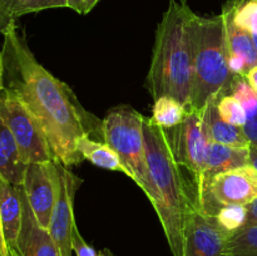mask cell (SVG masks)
Returning a JSON list of instances; mask_svg holds the SVG:
<instances>
[{
  "label": "cell",
  "instance_id": "5",
  "mask_svg": "<svg viewBox=\"0 0 257 256\" xmlns=\"http://www.w3.org/2000/svg\"><path fill=\"white\" fill-rule=\"evenodd\" d=\"M145 117L130 105L112 108L100 122L103 142L117 152L125 166L128 177L147 195L150 187L146 142L143 131Z\"/></svg>",
  "mask_w": 257,
  "mask_h": 256
},
{
  "label": "cell",
  "instance_id": "24",
  "mask_svg": "<svg viewBox=\"0 0 257 256\" xmlns=\"http://www.w3.org/2000/svg\"><path fill=\"white\" fill-rule=\"evenodd\" d=\"M246 212L247 207L246 206H227L222 207L216 216L218 221L227 228L230 232L240 230L246 221Z\"/></svg>",
  "mask_w": 257,
  "mask_h": 256
},
{
  "label": "cell",
  "instance_id": "16",
  "mask_svg": "<svg viewBox=\"0 0 257 256\" xmlns=\"http://www.w3.org/2000/svg\"><path fill=\"white\" fill-rule=\"evenodd\" d=\"M27 166L12 132L0 118V178L22 186Z\"/></svg>",
  "mask_w": 257,
  "mask_h": 256
},
{
  "label": "cell",
  "instance_id": "14",
  "mask_svg": "<svg viewBox=\"0 0 257 256\" xmlns=\"http://www.w3.org/2000/svg\"><path fill=\"white\" fill-rule=\"evenodd\" d=\"M250 163V147H232V146L220 145L208 141L206 148L205 168H203L200 188L196 196V202L202 195L206 185L215 176Z\"/></svg>",
  "mask_w": 257,
  "mask_h": 256
},
{
  "label": "cell",
  "instance_id": "10",
  "mask_svg": "<svg viewBox=\"0 0 257 256\" xmlns=\"http://www.w3.org/2000/svg\"><path fill=\"white\" fill-rule=\"evenodd\" d=\"M22 186L38 223L48 230L59 191L58 161L29 163Z\"/></svg>",
  "mask_w": 257,
  "mask_h": 256
},
{
  "label": "cell",
  "instance_id": "4",
  "mask_svg": "<svg viewBox=\"0 0 257 256\" xmlns=\"http://www.w3.org/2000/svg\"><path fill=\"white\" fill-rule=\"evenodd\" d=\"M193 42L192 93L187 110L205 113L208 103L228 93L233 73L228 62L222 14L191 19Z\"/></svg>",
  "mask_w": 257,
  "mask_h": 256
},
{
  "label": "cell",
  "instance_id": "11",
  "mask_svg": "<svg viewBox=\"0 0 257 256\" xmlns=\"http://www.w3.org/2000/svg\"><path fill=\"white\" fill-rule=\"evenodd\" d=\"M58 172H59V191H58L57 201L53 208L52 218H50L49 231L53 241L57 245L62 256H72V235L75 227L74 220V197L80 180L60 162H58Z\"/></svg>",
  "mask_w": 257,
  "mask_h": 256
},
{
  "label": "cell",
  "instance_id": "19",
  "mask_svg": "<svg viewBox=\"0 0 257 256\" xmlns=\"http://www.w3.org/2000/svg\"><path fill=\"white\" fill-rule=\"evenodd\" d=\"M187 109L183 104L170 97H160L153 100L152 115L150 120L163 130H172L183 122Z\"/></svg>",
  "mask_w": 257,
  "mask_h": 256
},
{
  "label": "cell",
  "instance_id": "37",
  "mask_svg": "<svg viewBox=\"0 0 257 256\" xmlns=\"http://www.w3.org/2000/svg\"><path fill=\"white\" fill-rule=\"evenodd\" d=\"M98 256H114L109 250H103L100 252H98Z\"/></svg>",
  "mask_w": 257,
  "mask_h": 256
},
{
  "label": "cell",
  "instance_id": "21",
  "mask_svg": "<svg viewBox=\"0 0 257 256\" xmlns=\"http://www.w3.org/2000/svg\"><path fill=\"white\" fill-rule=\"evenodd\" d=\"M225 4L237 27L257 35V0H227Z\"/></svg>",
  "mask_w": 257,
  "mask_h": 256
},
{
  "label": "cell",
  "instance_id": "22",
  "mask_svg": "<svg viewBox=\"0 0 257 256\" xmlns=\"http://www.w3.org/2000/svg\"><path fill=\"white\" fill-rule=\"evenodd\" d=\"M217 112L226 122L237 127H243L246 123V112L237 98L230 93H222L216 99Z\"/></svg>",
  "mask_w": 257,
  "mask_h": 256
},
{
  "label": "cell",
  "instance_id": "32",
  "mask_svg": "<svg viewBox=\"0 0 257 256\" xmlns=\"http://www.w3.org/2000/svg\"><path fill=\"white\" fill-rule=\"evenodd\" d=\"M0 247H2L3 255L4 256H9V251H8L7 243H5V238H4V233H3V227H2V220H0Z\"/></svg>",
  "mask_w": 257,
  "mask_h": 256
},
{
  "label": "cell",
  "instance_id": "38",
  "mask_svg": "<svg viewBox=\"0 0 257 256\" xmlns=\"http://www.w3.org/2000/svg\"><path fill=\"white\" fill-rule=\"evenodd\" d=\"M252 37V42H253V45H255V49L257 52V35H251Z\"/></svg>",
  "mask_w": 257,
  "mask_h": 256
},
{
  "label": "cell",
  "instance_id": "30",
  "mask_svg": "<svg viewBox=\"0 0 257 256\" xmlns=\"http://www.w3.org/2000/svg\"><path fill=\"white\" fill-rule=\"evenodd\" d=\"M246 79H247V82L250 83L251 87H252L257 92V65L255 68H252L247 74H246Z\"/></svg>",
  "mask_w": 257,
  "mask_h": 256
},
{
  "label": "cell",
  "instance_id": "2",
  "mask_svg": "<svg viewBox=\"0 0 257 256\" xmlns=\"http://www.w3.org/2000/svg\"><path fill=\"white\" fill-rule=\"evenodd\" d=\"M143 131L150 178L146 196L160 218L172 255L183 256L186 220L196 198L186 187L170 131L157 127L146 117Z\"/></svg>",
  "mask_w": 257,
  "mask_h": 256
},
{
  "label": "cell",
  "instance_id": "6",
  "mask_svg": "<svg viewBox=\"0 0 257 256\" xmlns=\"http://www.w3.org/2000/svg\"><path fill=\"white\" fill-rule=\"evenodd\" d=\"M0 118L12 132L27 165L57 161L38 120L7 87L0 93Z\"/></svg>",
  "mask_w": 257,
  "mask_h": 256
},
{
  "label": "cell",
  "instance_id": "34",
  "mask_svg": "<svg viewBox=\"0 0 257 256\" xmlns=\"http://www.w3.org/2000/svg\"><path fill=\"white\" fill-rule=\"evenodd\" d=\"M98 3H99V0H85L84 2V14L89 13L90 10H92L93 8L98 4Z\"/></svg>",
  "mask_w": 257,
  "mask_h": 256
},
{
  "label": "cell",
  "instance_id": "8",
  "mask_svg": "<svg viewBox=\"0 0 257 256\" xmlns=\"http://www.w3.org/2000/svg\"><path fill=\"white\" fill-rule=\"evenodd\" d=\"M167 131H170L178 163L192 176L196 198L202 180L206 148L208 143L205 113L187 110L183 122L176 128Z\"/></svg>",
  "mask_w": 257,
  "mask_h": 256
},
{
  "label": "cell",
  "instance_id": "17",
  "mask_svg": "<svg viewBox=\"0 0 257 256\" xmlns=\"http://www.w3.org/2000/svg\"><path fill=\"white\" fill-rule=\"evenodd\" d=\"M216 99L211 100L205 110L206 131H207L208 141L220 143V145L232 146V147H250V142L243 133L242 127L231 124L220 117L217 112V105H216Z\"/></svg>",
  "mask_w": 257,
  "mask_h": 256
},
{
  "label": "cell",
  "instance_id": "20",
  "mask_svg": "<svg viewBox=\"0 0 257 256\" xmlns=\"http://www.w3.org/2000/svg\"><path fill=\"white\" fill-rule=\"evenodd\" d=\"M225 256H257V225L231 233L226 242Z\"/></svg>",
  "mask_w": 257,
  "mask_h": 256
},
{
  "label": "cell",
  "instance_id": "39",
  "mask_svg": "<svg viewBox=\"0 0 257 256\" xmlns=\"http://www.w3.org/2000/svg\"><path fill=\"white\" fill-rule=\"evenodd\" d=\"M0 256H4V255H3V251H2V247H0Z\"/></svg>",
  "mask_w": 257,
  "mask_h": 256
},
{
  "label": "cell",
  "instance_id": "13",
  "mask_svg": "<svg viewBox=\"0 0 257 256\" xmlns=\"http://www.w3.org/2000/svg\"><path fill=\"white\" fill-rule=\"evenodd\" d=\"M24 213V190L0 178V220L8 251L17 248Z\"/></svg>",
  "mask_w": 257,
  "mask_h": 256
},
{
  "label": "cell",
  "instance_id": "28",
  "mask_svg": "<svg viewBox=\"0 0 257 256\" xmlns=\"http://www.w3.org/2000/svg\"><path fill=\"white\" fill-rule=\"evenodd\" d=\"M13 19H14V18L12 17V14H10L8 10L0 8V33L5 29V27H7Z\"/></svg>",
  "mask_w": 257,
  "mask_h": 256
},
{
  "label": "cell",
  "instance_id": "18",
  "mask_svg": "<svg viewBox=\"0 0 257 256\" xmlns=\"http://www.w3.org/2000/svg\"><path fill=\"white\" fill-rule=\"evenodd\" d=\"M77 150L83 160L89 161L97 167L109 171H119L128 176L127 168L120 161L119 156L105 142L93 140L90 136H83L78 140Z\"/></svg>",
  "mask_w": 257,
  "mask_h": 256
},
{
  "label": "cell",
  "instance_id": "26",
  "mask_svg": "<svg viewBox=\"0 0 257 256\" xmlns=\"http://www.w3.org/2000/svg\"><path fill=\"white\" fill-rule=\"evenodd\" d=\"M242 130L250 142V147L257 148V109L252 114L246 117V123Z\"/></svg>",
  "mask_w": 257,
  "mask_h": 256
},
{
  "label": "cell",
  "instance_id": "27",
  "mask_svg": "<svg viewBox=\"0 0 257 256\" xmlns=\"http://www.w3.org/2000/svg\"><path fill=\"white\" fill-rule=\"evenodd\" d=\"M246 207H247V212H246V221L242 227H250V226L257 225V200L251 202Z\"/></svg>",
  "mask_w": 257,
  "mask_h": 256
},
{
  "label": "cell",
  "instance_id": "15",
  "mask_svg": "<svg viewBox=\"0 0 257 256\" xmlns=\"http://www.w3.org/2000/svg\"><path fill=\"white\" fill-rule=\"evenodd\" d=\"M17 250L23 256H62L49 231L38 223L24 193V213Z\"/></svg>",
  "mask_w": 257,
  "mask_h": 256
},
{
  "label": "cell",
  "instance_id": "33",
  "mask_svg": "<svg viewBox=\"0 0 257 256\" xmlns=\"http://www.w3.org/2000/svg\"><path fill=\"white\" fill-rule=\"evenodd\" d=\"M14 2L15 0H0V8L8 10V12L12 14V8H13V5H14Z\"/></svg>",
  "mask_w": 257,
  "mask_h": 256
},
{
  "label": "cell",
  "instance_id": "35",
  "mask_svg": "<svg viewBox=\"0 0 257 256\" xmlns=\"http://www.w3.org/2000/svg\"><path fill=\"white\" fill-rule=\"evenodd\" d=\"M250 162L257 170V148L250 147Z\"/></svg>",
  "mask_w": 257,
  "mask_h": 256
},
{
  "label": "cell",
  "instance_id": "1",
  "mask_svg": "<svg viewBox=\"0 0 257 256\" xmlns=\"http://www.w3.org/2000/svg\"><path fill=\"white\" fill-rule=\"evenodd\" d=\"M15 20L2 32L5 87L38 120L55 160L65 167L78 165L83 161L78 140L100 130V122L85 112L67 84L38 62Z\"/></svg>",
  "mask_w": 257,
  "mask_h": 256
},
{
  "label": "cell",
  "instance_id": "12",
  "mask_svg": "<svg viewBox=\"0 0 257 256\" xmlns=\"http://www.w3.org/2000/svg\"><path fill=\"white\" fill-rule=\"evenodd\" d=\"M221 14L225 23L230 68L233 74L246 77V74L257 65V52L252 37L250 33L235 24L230 9L226 4H223Z\"/></svg>",
  "mask_w": 257,
  "mask_h": 256
},
{
  "label": "cell",
  "instance_id": "25",
  "mask_svg": "<svg viewBox=\"0 0 257 256\" xmlns=\"http://www.w3.org/2000/svg\"><path fill=\"white\" fill-rule=\"evenodd\" d=\"M72 248L73 252H75L77 256H98V252H95L94 248L88 245L84 238L82 237L77 225H75L74 230H73Z\"/></svg>",
  "mask_w": 257,
  "mask_h": 256
},
{
  "label": "cell",
  "instance_id": "31",
  "mask_svg": "<svg viewBox=\"0 0 257 256\" xmlns=\"http://www.w3.org/2000/svg\"><path fill=\"white\" fill-rule=\"evenodd\" d=\"M4 57H3V48L0 47V93L4 90Z\"/></svg>",
  "mask_w": 257,
  "mask_h": 256
},
{
  "label": "cell",
  "instance_id": "29",
  "mask_svg": "<svg viewBox=\"0 0 257 256\" xmlns=\"http://www.w3.org/2000/svg\"><path fill=\"white\" fill-rule=\"evenodd\" d=\"M84 2L85 0H68V8L79 14H84Z\"/></svg>",
  "mask_w": 257,
  "mask_h": 256
},
{
  "label": "cell",
  "instance_id": "23",
  "mask_svg": "<svg viewBox=\"0 0 257 256\" xmlns=\"http://www.w3.org/2000/svg\"><path fill=\"white\" fill-rule=\"evenodd\" d=\"M53 8H68V0H15L12 8V15L17 19L24 14Z\"/></svg>",
  "mask_w": 257,
  "mask_h": 256
},
{
  "label": "cell",
  "instance_id": "36",
  "mask_svg": "<svg viewBox=\"0 0 257 256\" xmlns=\"http://www.w3.org/2000/svg\"><path fill=\"white\" fill-rule=\"evenodd\" d=\"M9 256H23V255L19 252V251L17 250V248H10V250H9Z\"/></svg>",
  "mask_w": 257,
  "mask_h": 256
},
{
  "label": "cell",
  "instance_id": "7",
  "mask_svg": "<svg viewBox=\"0 0 257 256\" xmlns=\"http://www.w3.org/2000/svg\"><path fill=\"white\" fill-rule=\"evenodd\" d=\"M257 200V170L252 165L218 173L206 185L197 206L215 215L227 206H247Z\"/></svg>",
  "mask_w": 257,
  "mask_h": 256
},
{
  "label": "cell",
  "instance_id": "9",
  "mask_svg": "<svg viewBox=\"0 0 257 256\" xmlns=\"http://www.w3.org/2000/svg\"><path fill=\"white\" fill-rule=\"evenodd\" d=\"M230 231L217 216L193 205L187 216L183 240V256H225Z\"/></svg>",
  "mask_w": 257,
  "mask_h": 256
},
{
  "label": "cell",
  "instance_id": "3",
  "mask_svg": "<svg viewBox=\"0 0 257 256\" xmlns=\"http://www.w3.org/2000/svg\"><path fill=\"white\" fill-rule=\"evenodd\" d=\"M193 10L186 0H170L156 30L147 88L153 100L170 97L190 105L193 79Z\"/></svg>",
  "mask_w": 257,
  "mask_h": 256
}]
</instances>
